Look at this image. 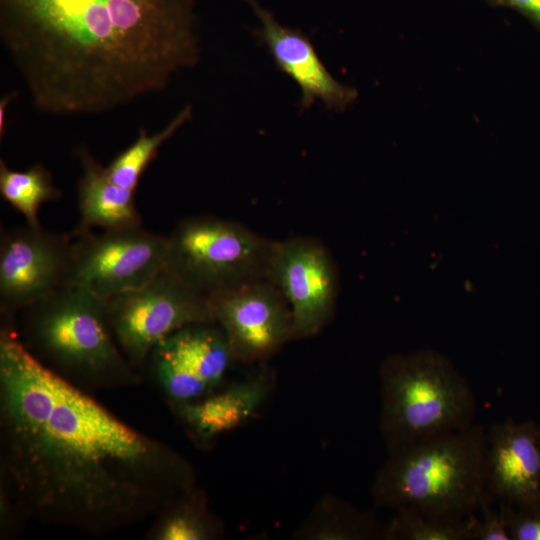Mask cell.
I'll return each instance as SVG.
<instances>
[{
    "mask_svg": "<svg viewBox=\"0 0 540 540\" xmlns=\"http://www.w3.org/2000/svg\"><path fill=\"white\" fill-rule=\"evenodd\" d=\"M486 481L494 500L540 512L538 422L507 418L487 428Z\"/></svg>",
    "mask_w": 540,
    "mask_h": 540,
    "instance_id": "4fadbf2b",
    "label": "cell"
},
{
    "mask_svg": "<svg viewBox=\"0 0 540 540\" xmlns=\"http://www.w3.org/2000/svg\"><path fill=\"white\" fill-rule=\"evenodd\" d=\"M481 518H472V540H511L500 509L492 503L485 504L480 511Z\"/></svg>",
    "mask_w": 540,
    "mask_h": 540,
    "instance_id": "603a6c76",
    "label": "cell"
},
{
    "mask_svg": "<svg viewBox=\"0 0 540 540\" xmlns=\"http://www.w3.org/2000/svg\"><path fill=\"white\" fill-rule=\"evenodd\" d=\"M232 363L221 328L215 322H202L185 326L159 343L145 369L171 406L219 389Z\"/></svg>",
    "mask_w": 540,
    "mask_h": 540,
    "instance_id": "8fae6325",
    "label": "cell"
},
{
    "mask_svg": "<svg viewBox=\"0 0 540 540\" xmlns=\"http://www.w3.org/2000/svg\"><path fill=\"white\" fill-rule=\"evenodd\" d=\"M71 235L68 283L104 301L144 286L165 267L166 236L142 226Z\"/></svg>",
    "mask_w": 540,
    "mask_h": 540,
    "instance_id": "ba28073f",
    "label": "cell"
},
{
    "mask_svg": "<svg viewBox=\"0 0 540 540\" xmlns=\"http://www.w3.org/2000/svg\"><path fill=\"white\" fill-rule=\"evenodd\" d=\"M496 7L510 8L529 20L535 28L540 30V0H485Z\"/></svg>",
    "mask_w": 540,
    "mask_h": 540,
    "instance_id": "cb8c5ba5",
    "label": "cell"
},
{
    "mask_svg": "<svg viewBox=\"0 0 540 540\" xmlns=\"http://www.w3.org/2000/svg\"><path fill=\"white\" fill-rule=\"evenodd\" d=\"M487 428L472 426L389 453L371 485L377 507L467 518L494 499L486 481Z\"/></svg>",
    "mask_w": 540,
    "mask_h": 540,
    "instance_id": "277c9868",
    "label": "cell"
},
{
    "mask_svg": "<svg viewBox=\"0 0 540 540\" xmlns=\"http://www.w3.org/2000/svg\"><path fill=\"white\" fill-rule=\"evenodd\" d=\"M379 380V427L388 453L474 424L477 403L471 384L435 350L387 356Z\"/></svg>",
    "mask_w": 540,
    "mask_h": 540,
    "instance_id": "5b68a950",
    "label": "cell"
},
{
    "mask_svg": "<svg viewBox=\"0 0 540 540\" xmlns=\"http://www.w3.org/2000/svg\"><path fill=\"white\" fill-rule=\"evenodd\" d=\"M209 302L234 362L262 363L293 341L290 307L267 279L212 295Z\"/></svg>",
    "mask_w": 540,
    "mask_h": 540,
    "instance_id": "7c38bea8",
    "label": "cell"
},
{
    "mask_svg": "<svg viewBox=\"0 0 540 540\" xmlns=\"http://www.w3.org/2000/svg\"><path fill=\"white\" fill-rule=\"evenodd\" d=\"M153 520L146 533L149 540H218L225 536L223 523L197 486L179 495Z\"/></svg>",
    "mask_w": 540,
    "mask_h": 540,
    "instance_id": "e0dca14e",
    "label": "cell"
},
{
    "mask_svg": "<svg viewBox=\"0 0 540 540\" xmlns=\"http://www.w3.org/2000/svg\"><path fill=\"white\" fill-rule=\"evenodd\" d=\"M537 422H538V443L540 446V419Z\"/></svg>",
    "mask_w": 540,
    "mask_h": 540,
    "instance_id": "484cf974",
    "label": "cell"
},
{
    "mask_svg": "<svg viewBox=\"0 0 540 540\" xmlns=\"http://www.w3.org/2000/svg\"><path fill=\"white\" fill-rule=\"evenodd\" d=\"M16 95L15 92L7 94L0 102V135L3 136V133L5 132V112L7 109L8 103L14 98Z\"/></svg>",
    "mask_w": 540,
    "mask_h": 540,
    "instance_id": "d4e9b609",
    "label": "cell"
},
{
    "mask_svg": "<svg viewBox=\"0 0 540 540\" xmlns=\"http://www.w3.org/2000/svg\"><path fill=\"white\" fill-rule=\"evenodd\" d=\"M82 174L77 183L79 223L72 234L118 230L142 226L135 203V191L110 180L106 167L83 145L77 149Z\"/></svg>",
    "mask_w": 540,
    "mask_h": 540,
    "instance_id": "2e32d148",
    "label": "cell"
},
{
    "mask_svg": "<svg viewBox=\"0 0 540 540\" xmlns=\"http://www.w3.org/2000/svg\"><path fill=\"white\" fill-rule=\"evenodd\" d=\"M192 116V108L184 107L161 131L148 134L140 129L134 142L119 153L106 173L120 187L136 191L142 175L157 157L160 147L170 139Z\"/></svg>",
    "mask_w": 540,
    "mask_h": 540,
    "instance_id": "ffe728a7",
    "label": "cell"
},
{
    "mask_svg": "<svg viewBox=\"0 0 540 540\" xmlns=\"http://www.w3.org/2000/svg\"><path fill=\"white\" fill-rule=\"evenodd\" d=\"M269 280L283 295L293 318V341L318 335L332 320L339 276L328 249L309 237L276 241Z\"/></svg>",
    "mask_w": 540,
    "mask_h": 540,
    "instance_id": "30bf717a",
    "label": "cell"
},
{
    "mask_svg": "<svg viewBox=\"0 0 540 540\" xmlns=\"http://www.w3.org/2000/svg\"><path fill=\"white\" fill-rule=\"evenodd\" d=\"M0 193L31 226H40L39 210L44 203L62 197L44 165L37 163L25 171H16L3 159L0 160Z\"/></svg>",
    "mask_w": 540,
    "mask_h": 540,
    "instance_id": "d6986e66",
    "label": "cell"
},
{
    "mask_svg": "<svg viewBox=\"0 0 540 540\" xmlns=\"http://www.w3.org/2000/svg\"><path fill=\"white\" fill-rule=\"evenodd\" d=\"M72 235L26 224L2 233L0 312L14 320L25 308L68 284Z\"/></svg>",
    "mask_w": 540,
    "mask_h": 540,
    "instance_id": "9c48e42d",
    "label": "cell"
},
{
    "mask_svg": "<svg viewBox=\"0 0 540 540\" xmlns=\"http://www.w3.org/2000/svg\"><path fill=\"white\" fill-rule=\"evenodd\" d=\"M166 238L164 269L207 297L267 279L276 243L239 222L207 215L181 220Z\"/></svg>",
    "mask_w": 540,
    "mask_h": 540,
    "instance_id": "8992f818",
    "label": "cell"
},
{
    "mask_svg": "<svg viewBox=\"0 0 540 540\" xmlns=\"http://www.w3.org/2000/svg\"><path fill=\"white\" fill-rule=\"evenodd\" d=\"M474 515V514H473ZM441 518L410 507L396 509L382 525L383 540H472V518Z\"/></svg>",
    "mask_w": 540,
    "mask_h": 540,
    "instance_id": "44dd1931",
    "label": "cell"
},
{
    "mask_svg": "<svg viewBox=\"0 0 540 540\" xmlns=\"http://www.w3.org/2000/svg\"><path fill=\"white\" fill-rule=\"evenodd\" d=\"M0 39L34 108L96 115L199 60L195 0H0Z\"/></svg>",
    "mask_w": 540,
    "mask_h": 540,
    "instance_id": "7a4b0ae2",
    "label": "cell"
},
{
    "mask_svg": "<svg viewBox=\"0 0 540 540\" xmlns=\"http://www.w3.org/2000/svg\"><path fill=\"white\" fill-rule=\"evenodd\" d=\"M275 384L274 370L262 362L246 378L170 408L194 444L206 449L251 420L269 400Z\"/></svg>",
    "mask_w": 540,
    "mask_h": 540,
    "instance_id": "9a60e30c",
    "label": "cell"
},
{
    "mask_svg": "<svg viewBox=\"0 0 540 540\" xmlns=\"http://www.w3.org/2000/svg\"><path fill=\"white\" fill-rule=\"evenodd\" d=\"M177 450L118 418L0 330V496L28 522L94 536L153 519L197 486Z\"/></svg>",
    "mask_w": 540,
    "mask_h": 540,
    "instance_id": "6da1fadb",
    "label": "cell"
},
{
    "mask_svg": "<svg viewBox=\"0 0 540 540\" xmlns=\"http://www.w3.org/2000/svg\"><path fill=\"white\" fill-rule=\"evenodd\" d=\"M381 528L371 513L334 495L320 498L294 533L300 540L381 539Z\"/></svg>",
    "mask_w": 540,
    "mask_h": 540,
    "instance_id": "ac0fdd59",
    "label": "cell"
},
{
    "mask_svg": "<svg viewBox=\"0 0 540 540\" xmlns=\"http://www.w3.org/2000/svg\"><path fill=\"white\" fill-rule=\"evenodd\" d=\"M13 322L18 337L39 362L86 392L143 382L142 372L115 341L105 301L75 284L23 309Z\"/></svg>",
    "mask_w": 540,
    "mask_h": 540,
    "instance_id": "3957f363",
    "label": "cell"
},
{
    "mask_svg": "<svg viewBox=\"0 0 540 540\" xmlns=\"http://www.w3.org/2000/svg\"><path fill=\"white\" fill-rule=\"evenodd\" d=\"M107 320L120 350L140 372L151 351L181 328L214 322L209 297L163 269L144 286L105 300Z\"/></svg>",
    "mask_w": 540,
    "mask_h": 540,
    "instance_id": "52a82bcc",
    "label": "cell"
},
{
    "mask_svg": "<svg viewBox=\"0 0 540 540\" xmlns=\"http://www.w3.org/2000/svg\"><path fill=\"white\" fill-rule=\"evenodd\" d=\"M244 1L259 20L256 36L268 48L277 68L299 87L302 109L321 102L328 109L343 111L356 100L358 91L333 77L307 35L282 25L256 0Z\"/></svg>",
    "mask_w": 540,
    "mask_h": 540,
    "instance_id": "5bb4252c",
    "label": "cell"
},
{
    "mask_svg": "<svg viewBox=\"0 0 540 540\" xmlns=\"http://www.w3.org/2000/svg\"><path fill=\"white\" fill-rule=\"evenodd\" d=\"M499 509L511 540H540V512L519 509L503 502Z\"/></svg>",
    "mask_w": 540,
    "mask_h": 540,
    "instance_id": "7402d4cb",
    "label": "cell"
}]
</instances>
